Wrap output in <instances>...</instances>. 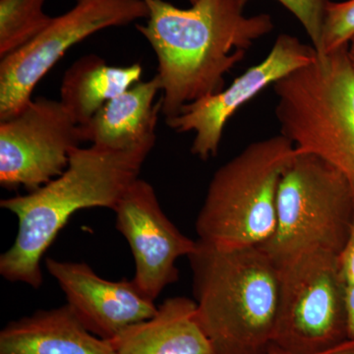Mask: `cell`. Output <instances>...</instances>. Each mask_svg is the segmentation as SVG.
<instances>
[{"mask_svg":"<svg viewBox=\"0 0 354 354\" xmlns=\"http://www.w3.org/2000/svg\"><path fill=\"white\" fill-rule=\"evenodd\" d=\"M145 2L150 14L136 28L157 55L165 120L223 91L225 75L274 28L271 15L247 16L237 0H191L188 8L165 0Z\"/></svg>","mask_w":354,"mask_h":354,"instance_id":"6da1fadb","label":"cell"},{"mask_svg":"<svg viewBox=\"0 0 354 354\" xmlns=\"http://www.w3.org/2000/svg\"><path fill=\"white\" fill-rule=\"evenodd\" d=\"M156 142L128 150L92 145L70 153L64 174L26 195L0 201L18 220L12 245L0 256V274L11 283L39 288L41 260L71 216L84 209H115Z\"/></svg>","mask_w":354,"mask_h":354,"instance_id":"7a4b0ae2","label":"cell"},{"mask_svg":"<svg viewBox=\"0 0 354 354\" xmlns=\"http://www.w3.org/2000/svg\"><path fill=\"white\" fill-rule=\"evenodd\" d=\"M197 317L213 354H268L274 346L279 283L258 246L228 249L199 239L188 256Z\"/></svg>","mask_w":354,"mask_h":354,"instance_id":"3957f363","label":"cell"},{"mask_svg":"<svg viewBox=\"0 0 354 354\" xmlns=\"http://www.w3.org/2000/svg\"><path fill=\"white\" fill-rule=\"evenodd\" d=\"M297 155L279 134L253 142L212 177L198 214V239L221 248L259 246L274 234L279 180Z\"/></svg>","mask_w":354,"mask_h":354,"instance_id":"277c9868","label":"cell"},{"mask_svg":"<svg viewBox=\"0 0 354 354\" xmlns=\"http://www.w3.org/2000/svg\"><path fill=\"white\" fill-rule=\"evenodd\" d=\"M348 46L317 55L274 84V113L281 134L297 152L322 158L354 190V71Z\"/></svg>","mask_w":354,"mask_h":354,"instance_id":"5b68a950","label":"cell"},{"mask_svg":"<svg viewBox=\"0 0 354 354\" xmlns=\"http://www.w3.org/2000/svg\"><path fill=\"white\" fill-rule=\"evenodd\" d=\"M354 221V190L322 158L297 152L279 180L274 234L258 246L274 265L321 250L339 256Z\"/></svg>","mask_w":354,"mask_h":354,"instance_id":"8992f818","label":"cell"},{"mask_svg":"<svg viewBox=\"0 0 354 354\" xmlns=\"http://www.w3.org/2000/svg\"><path fill=\"white\" fill-rule=\"evenodd\" d=\"M276 267L279 298L274 346L290 353L312 354L348 341L339 256L317 249Z\"/></svg>","mask_w":354,"mask_h":354,"instance_id":"52a82bcc","label":"cell"},{"mask_svg":"<svg viewBox=\"0 0 354 354\" xmlns=\"http://www.w3.org/2000/svg\"><path fill=\"white\" fill-rule=\"evenodd\" d=\"M149 14L145 0H75V6L53 17L37 38L1 58L0 121L32 101L39 81L72 46L102 30L148 19Z\"/></svg>","mask_w":354,"mask_h":354,"instance_id":"ba28073f","label":"cell"},{"mask_svg":"<svg viewBox=\"0 0 354 354\" xmlns=\"http://www.w3.org/2000/svg\"><path fill=\"white\" fill-rule=\"evenodd\" d=\"M83 142L80 125L60 101L38 97L0 121V184L32 192L64 174Z\"/></svg>","mask_w":354,"mask_h":354,"instance_id":"9c48e42d","label":"cell"},{"mask_svg":"<svg viewBox=\"0 0 354 354\" xmlns=\"http://www.w3.org/2000/svg\"><path fill=\"white\" fill-rule=\"evenodd\" d=\"M313 46L292 35H279L267 57L237 77L228 87L186 104L180 113L165 120L177 133L195 132L191 153L207 160L218 155L223 130L241 106L269 86L313 62Z\"/></svg>","mask_w":354,"mask_h":354,"instance_id":"30bf717a","label":"cell"},{"mask_svg":"<svg viewBox=\"0 0 354 354\" xmlns=\"http://www.w3.org/2000/svg\"><path fill=\"white\" fill-rule=\"evenodd\" d=\"M116 230L127 239L135 262V285L155 301L176 283V261L188 257L196 241L174 225L158 202L155 188L143 179L131 184L113 209Z\"/></svg>","mask_w":354,"mask_h":354,"instance_id":"8fae6325","label":"cell"},{"mask_svg":"<svg viewBox=\"0 0 354 354\" xmlns=\"http://www.w3.org/2000/svg\"><path fill=\"white\" fill-rule=\"evenodd\" d=\"M44 266L66 297L67 304L92 334L111 341L133 324L151 318L158 306L133 279L109 281L83 262L46 258Z\"/></svg>","mask_w":354,"mask_h":354,"instance_id":"7c38bea8","label":"cell"},{"mask_svg":"<svg viewBox=\"0 0 354 354\" xmlns=\"http://www.w3.org/2000/svg\"><path fill=\"white\" fill-rule=\"evenodd\" d=\"M0 354H115L111 341L90 332L68 304L39 310L7 324Z\"/></svg>","mask_w":354,"mask_h":354,"instance_id":"4fadbf2b","label":"cell"},{"mask_svg":"<svg viewBox=\"0 0 354 354\" xmlns=\"http://www.w3.org/2000/svg\"><path fill=\"white\" fill-rule=\"evenodd\" d=\"M115 354H213L189 297L167 298L151 318L129 326L111 341Z\"/></svg>","mask_w":354,"mask_h":354,"instance_id":"5bb4252c","label":"cell"},{"mask_svg":"<svg viewBox=\"0 0 354 354\" xmlns=\"http://www.w3.org/2000/svg\"><path fill=\"white\" fill-rule=\"evenodd\" d=\"M158 75L137 82L106 102L87 124L80 125L83 142L113 150H128L156 142L158 113L162 111Z\"/></svg>","mask_w":354,"mask_h":354,"instance_id":"9a60e30c","label":"cell"},{"mask_svg":"<svg viewBox=\"0 0 354 354\" xmlns=\"http://www.w3.org/2000/svg\"><path fill=\"white\" fill-rule=\"evenodd\" d=\"M141 75L139 64L111 66L97 55H85L65 71L59 101L79 125H85L106 102L139 82Z\"/></svg>","mask_w":354,"mask_h":354,"instance_id":"2e32d148","label":"cell"},{"mask_svg":"<svg viewBox=\"0 0 354 354\" xmlns=\"http://www.w3.org/2000/svg\"><path fill=\"white\" fill-rule=\"evenodd\" d=\"M46 0H0V57L37 38L53 17L44 11Z\"/></svg>","mask_w":354,"mask_h":354,"instance_id":"e0dca14e","label":"cell"},{"mask_svg":"<svg viewBox=\"0 0 354 354\" xmlns=\"http://www.w3.org/2000/svg\"><path fill=\"white\" fill-rule=\"evenodd\" d=\"M354 38V0L330 1L326 9L318 55L348 46Z\"/></svg>","mask_w":354,"mask_h":354,"instance_id":"ac0fdd59","label":"cell"},{"mask_svg":"<svg viewBox=\"0 0 354 354\" xmlns=\"http://www.w3.org/2000/svg\"><path fill=\"white\" fill-rule=\"evenodd\" d=\"M250 0H237L245 8ZM292 13L304 28L317 53L320 50L326 9L330 0H277Z\"/></svg>","mask_w":354,"mask_h":354,"instance_id":"d6986e66","label":"cell"},{"mask_svg":"<svg viewBox=\"0 0 354 354\" xmlns=\"http://www.w3.org/2000/svg\"><path fill=\"white\" fill-rule=\"evenodd\" d=\"M339 263L344 285H354V221L348 242L339 256Z\"/></svg>","mask_w":354,"mask_h":354,"instance_id":"ffe728a7","label":"cell"},{"mask_svg":"<svg viewBox=\"0 0 354 354\" xmlns=\"http://www.w3.org/2000/svg\"><path fill=\"white\" fill-rule=\"evenodd\" d=\"M344 302L348 339H354V285H344Z\"/></svg>","mask_w":354,"mask_h":354,"instance_id":"44dd1931","label":"cell"},{"mask_svg":"<svg viewBox=\"0 0 354 354\" xmlns=\"http://www.w3.org/2000/svg\"><path fill=\"white\" fill-rule=\"evenodd\" d=\"M268 354H295L288 353L283 349L272 346L271 351ZM312 354H354V339H348V341L342 342L335 348L327 349V351H321V353Z\"/></svg>","mask_w":354,"mask_h":354,"instance_id":"7402d4cb","label":"cell"},{"mask_svg":"<svg viewBox=\"0 0 354 354\" xmlns=\"http://www.w3.org/2000/svg\"><path fill=\"white\" fill-rule=\"evenodd\" d=\"M348 55L349 62H351V67H353L354 71V38L351 39V43L348 44Z\"/></svg>","mask_w":354,"mask_h":354,"instance_id":"603a6c76","label":"cell"},{"mask_svg":"<svg viewBox=\"0 0 354 354\" xmlns=\"http://www.w3.org/2000/svg\"><path fill=\"white\" fill-rule=\"evenodd\" d=\"M188 1H189V2H190V1H191V0H188Z\"/></svg>","mask_w":354,"mask_h":354,"instance_id":"cb8c5ba5","label":"cell"}]
</instances>
